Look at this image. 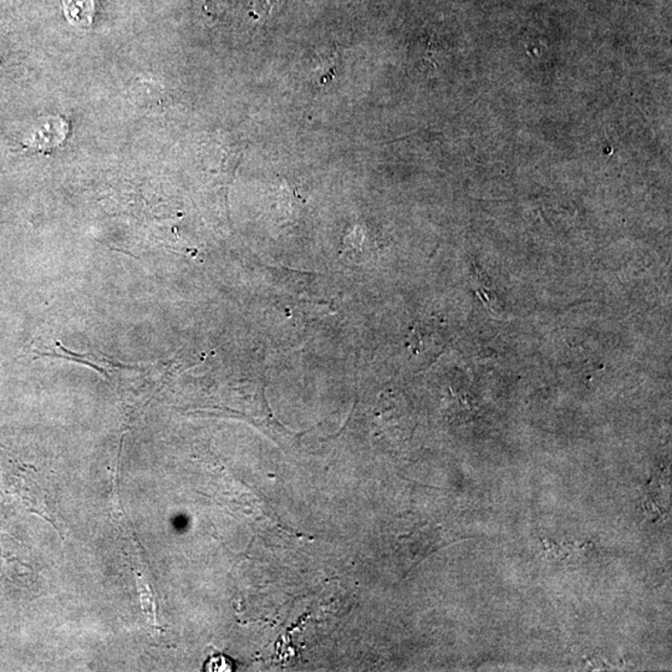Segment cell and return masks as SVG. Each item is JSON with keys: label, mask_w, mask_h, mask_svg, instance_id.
I'll list each match as a JSON object with an SVG mask.
<instances>
[{"label": "cell", "mask_w": 672, "mask_h": 672, "mask_svg": "<svg viewBox=\"0 0 672 672\" xmlns=\"http://www.w3.org/2000/svg\"><path fill=\"white\" fill-rule=\"evenodd\" d=\"M97 0H64V12L75 25L87 26L93 23Z\"/></svg>", "instance_id": "6da1fadb"}, {"label": "cell", "mask_w": 672, "mask_h": 672, "mask_svg": "<svg viewBox=\"0 0 672 672\" xmlns=\"http://www.w3.org/2000/svg\"><path fill=\"white\" fill-rule=\"evenodd\" d=\"M205 667L207 671H232L233 664L229 657L219 655V657H210Z\"/></svg>", "instance_id": "7a4b0ae2"}, {"label": "cell", "mask_w": 672, "mask_h": 672, "mask_svg": "<svg viewBox=\"0 0 672 672\" xmlns=\"http://www.w3.org/2000/svg\"><path fill=\"white\" fill-rule=\"evenodd\" d=\"M280 2V0H260V8L263 10L264 15H270L271 10Z\"/></svg>", "instance_id": "3957f363"}]
</instances>
